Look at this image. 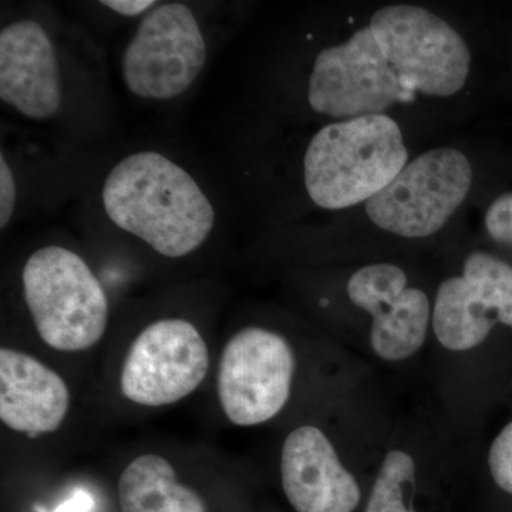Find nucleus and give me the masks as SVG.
<instances>
[{
    "instance_id": "f257e3e1",
    "label": "nucleus",
    "mask_w": 512,
    "mask_h": 512,
    "mask_svg": "<svg viewBox=\"0 0 512 512\" xmlns=\"http://www.w3.org/2000/svg\"><path fill=\"white\" fill-rule=\"evenodd\" d=\"M487 39L461 2H346L305 35L299 111L315 123L390 116L441 140L476 114Z\"/></svg>"
},
{
    "instance_id": "f03ea898",
    "label": "nucleus",
    "mask_w": 512,
    "mask_h": 512,
    "mask_svg": "<svg viewBox=\"0 0 512 512\" xmlns=\"http://www.w3.org/2000/svg\"><path fill=\"white\" fill-rule=\"evenodd\" d=\"M498 161L477 141L446 137L420 150L386 187L329 217L318 238L362 261L440 248L498 187Z\"/></svg>"
},
{
    "instance_id": "7ed1b4c3",
    "label": "nucleus",
    "mask_w": 512,
    "mask_h": 512,
    "mask_svg": "<svg viewBox=\"0 0 512 512\" xmlns=\"http://www.w3.org/2000/svg\"><path fill=\"white\" fill-rule=\"evenodd\" d=\"M101 197L114 225L167 258L192 254L214 228L210 198L190 173L156 151L114 165Z\"/></svg>"
},
{
    "instance_id": "20e7f679",
    "label": "nucleus",
    "mask_w": 512,
    "mask_h": 512,
    "mask_svg": "<svg viewBox=\"0 0 512 512\" xmlns=\"http://www.w3.org/2000/svg\"><path fill=\"white\" fill-rule=\"evenodd\" d=\"M23 295L49 348L83 352L100 342L109 325V301L82 256L49 245L37 249L22 274Z\"/></svg>"
},
{
    "instance_id": "39448f33",
    "label": "nucleus",
    "mask_w": 512,
    "mask_h": 512,
    "mask_svg": "<svg viewBox=\"0 0 512 512\" xmlns=\"http://www.w3.org/2000/svg\"><path fill=\"white\" fill-rule=\"evenodd\" d=\"M467 224L450 237L456 266L433 293L431 329L451 352L477 348L497 325L512 328V265L478 245Z\"/></svg>"
},
{
    "instance_id": "423d86ee",
    "label": "nucleus",
    "mask_w": 512,
    "mask_h": 512,
    "mask_svg": "<svg viewBox=\"0 0 512 512\" xmlns=\"http://www.w3.org/2000/svg\"><path fill=\"white\" fill-rule=\"evenodd\" d=\"M208 49L200 23L184 3H161L141 20L121 57L127 89L146 100H173L198 79Z\"/></svg>"
},
{
    "instance_id": "0eeeda50",
    "label": "nucleus",
    "mask_w": 512,
    "mask_h": 512,
    "mask_svg": "<svg viewBox=\"0 0 512 512\" xmlns=\"http://www.w3.org/2000/svg\"><path fill=\"white\" fill-rule=\"evenodd\" d=\"M295 355L284 335L247 326L229 338L218 370V399L232 424L252 427L274 419L291 397Z\"/></svg>"
},
{
    "instance_id": "6e6552de",
    "label": "nucleus",
    "mask_w": 512,
    "mask_h": 512,
    "mask_svg": "<svg viewBox=\"0 0 512 512\" xmlns=\"http://www.w3.org/2000/svg\"><path fill=\"white\" fill-rule=\"evenodd\" d=\"M208 370L210 352L200 330L185 319H160L131 343L121 367L120 389L140 406H168L194 393Z\"/></svg>"
},
{
    "instance_id": "1a4fd4ad",
    "label": "nucleus",
    "mask_w": 512,
    "mask_h": 512,
    "mask_svg": "<svg viewBox=\"0 0 512 512\" xmlns=\"http://www.w3.org/2000/svg\"><path fill=\"white\" fill-rule=\"evenodd\" d=\"M62 97L59 60L45 28L22 19L0 30V100L30 120H47Z\"/></svg>"
},
{
    "instance_id": "9d476101",
    "label": "nucleus",
    "mask_w": 512,
    "mask_h": 512,
    "mask_svg": "<svg viewBox=\"0 0 512 512\" xmlns=\"http://www.w3.org/2000/svg\"><path fill=\"white\" fill-rule=\"evenodd\" d=\"M284 493L296 512H353L360 488L322 430L301 426L291 431L281 451Z\"/></svg>"
},
{
    "instance_id": "9b49d317",
    "label": "nucleus",
    "mask_w": 512,
    "mask_h": 512,
    "mask_svg": "<svg viewBox=\"0 0 512 512\" xmlns=\"http://www.w3.org/2000/svg\"><path fill=\"white\" fill-rule=\"evenodd\" d=\"M70 409L63 377L28 353L0 350V420L10 430L42 436L59 430Z\"/></svg>"
},
{
    "instance_id": "f8f14e48",
    "label": "nucleus",
    "mask_w": 512,
    "mask_h": 512,
    "mask_svg": "<svg viewBox=\"0 0 512 512\" xmlns=\"http://www.w3.org/2000/svg\"><path fill=\"white\" fill-rule=\"evenodd\" d=\"M120 512H207L201 495L181 484L170 461L143 454L131 461L119 480Z\"/></svg>"
},
{
    "instance_id": "ddd939ff",
    "label": "nucleus",
    "mask_w": 512,
    "mask_h": 512,
    "mask_svg": "<svg viewBox=\"0 0 512 512\" xmlns=\"http://www.w3.org/2000/svg\"><path fill=\"white\" fill-rule=\"evenodd\" d=\"M433 293L414 285L386 318L370 326V346L380 359L402 362L423 348L431 329Z\"/></svg>"
},
{
    "instance_id": "4468645a",
    "label": "nucleus",
    "mask_w": 512,
    "mask_h": 512,
    "mask_svg": "<svg viewBox=\"0 0 512 512\" xmlns=\"http://www.w3.org/2000/svg\"><path fill=\"white\" fill-rule=\"evenodd\" d=\"M414 484V458L403 450L389 451L373 484L365 512H416L412 505Z\"/></svg>"
},
{
    "instance_id": "2eb2a0df",
    "label": "nucleus",
    "mask_w": 512,
    "mask_h": 512,
    "mask_svg": "<svg viewBox=\"0 0 512 512\" xmlns=\"http://www.w3.org/2000/svg\"><path fill=\"white\" fill-rule=\"evenodd\" d=\"M474 211H480L485 241L512 251V190L495 188L485 195Z\"/></svg>"
},
{
    "instance_id": "dca6fc26",
    "label": "nucleus",
    "mask_w": 512,
    "mask_h": 512,
    "mask_svg": "<svg viewBox=\"0 0 512 512\" xmlns=\"http://www.w3.org/2000/svg\"><path fill=\"white\" fill-rule=\"evenodd\" d=\"M488 467L495 484L512 495V421L491 444Z\"/></svg>"
},
{
    "instance_id": "f3484780",
    "label": "nucleus",
    "mask_w": 512,
    "mask_h": 512,
    "mask_svg": "<svg viewBox=\"0 0 512 512\" xmlns=\"http://www.w3.org/2000/svg\"><path fill=\"white\" fill-rule=\"evenodd\" d=\"M18 185L15 174L6 160L5 154L0 156V228L8 227L15 214Z\"/></svg>"
},
{
    "instance_id": "a211bd4d",
    "label": "nucleus",
    "mask_w": 512,
    "mask_h": 512,
    "mask_svg": "<svg viewBox=\"0 0 512 512\" xmlns=\"http://www.w3.org/2000/svg\"><path fill=\"white\" fill-rule=\"evenodd\" d=\"M101 5L121 16H126V18H134V16L143 15L148 10L151 12L158 3L153 0H109V2H101Z\"/></svg>"
},
{
    "instance_id": "6ab92c4d",
    "label": "nucleus",
    "mask_w": 512,
    "mask_h": 512,
    "mask_svg": "<svg viewBox=\"0 0 512 512\" xmlns=\"http://www.w3.org/2000/svg\"><path fill=\"white\" fill-rule=\"evenodd\" d=\"M94 505L93 498L84 491H77L69 500L64 501L55 512H90Z\"/></svg>"
}]
</instances>
